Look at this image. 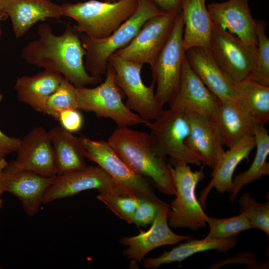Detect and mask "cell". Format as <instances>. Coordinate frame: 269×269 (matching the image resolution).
I'll return each mask as SVG.
<instances>
[{"mask_svg":"<svg viewBox=\"0 0 269 269\" xmlns=\"http://www.w3.org/2000/svg\"><path fill=\"white\" fill-rule=\"evenodd\" d=\"M38 38L27 43L21 49V57L26 63L61 74L77 87L97 85L102 76L87 71L81 33L74 25L68 24L64 32L55 34L50 25L41 24Z\"/></svg>","mask_w":269,"mask_h":269,"instance_id":"1","label":"cell"},{"mask_svg":"<svg viewBox=\"0 0 269 269\" xmlns=\"http://www.w3.org/2000/svg\"><path fill=\"white\" fill-rule=\"evenodd\" d=\"M107 142L133 170L150 178L160 192L175 194L168 162L149 134L128 127H118Z\"/></svg>","mask_w":269,"mask_h":269,"instance_id":"2","label":"cell"},{"mask_svg":"<svg viewBox=\"0 0 269 269\" xmlns=\"http://www.w3.org/2000/svg\"><path fill=\"white\" fill-rule=\"evenodd\" d=\"M163 13L150 0H137L136 10L109 36L94 39L82 34L86 51L85 65L88 73L96 76L105 74L109 57L126 46L148 19Z\"/></svg>","mask_w":269,"mask_h":269,"instance_id":"3","label":"cell"},{"mask_svg":"<svg viewBox=\"0 0 269 269\" xmlns=\"http://www.w3.org/2000/svg\"><path fill=\"white\" fill-rule=\"evenodd\" d=\"M137 0H89L61 5L63 16L76 22L77 29L92 38L109 36L136 10Z\"/></svg>","mask_w":269,"mask_h":269,"instance_id":"4","label":"cell"},{"mask_svg":"<svg viewBox=\"0 0 269 269\" xmlns=\"http://www.w3.org/2000/svg\"><path fill=\"white\" fill-rule=\"evenodd\" d=\"M169 169L175 189V198L168 213L169 226L198 230L206 226L208 216L196 195L199 182L205 177L203 168L192 171L188 163L180 162L170 164Z\"/></svg>","mask_w":269,"mask_h":269,"instance_id":"5","label":"cell"},{"mask_svg":"<svg viewBox=\"0 0 269 269\" xmlns=\"http://www.w3.org/2000/svg\"><path fill=\"white\" fill-rule=\"evenodd\" d=\"M150 130V135L161 153L170 157L169 163L173 164L183 162L200 165L202 159L199 154L185 144L190 126L185 109L176 104L163 111L153 122L145 125Z\"/></svg>","mask_w":269,"mask_h":269,"instance_id":"6","label":"cell"},{"mask_svg":"<svg viewBox=\"0 0 269 269\" xmlns=\"http://www.w3.org/2000/svg\"><path fill=\"white\" fill-rule=\"evenodd\" d=\"M105 80L97 86L77 87L78 110L94 113L98 118H110L118 127L143 124V119L124 103L112 67L108 64Z\"/></svg>","mask_w":269,"mask_h":269,"instance_id":"7","label":"cell"},{"mask_svg":"<svg viewBox=\"0 0 269 269\" xmlns=\"http://www.w3.org/2000/svg\"><path fill=\"white\" fill-rule=\"evenodd\" d=\"M183 23L178 12L170 34L151 66L155 96L163 107L175 97L180 84L185 50L183 44Z\"/></svg>","mask_w":269,"mask_h":269,"instance_id":"8","label":"cell"},{"mask_svg":"<svg viewBox=\"0 0 269 269\" xmlns=\"http://www.w3.org/2000/svg\"><path fill=\"white\" fill-rule=\"evenodd\" d=\"M116 84L127 98L126 106L143 119L150 121L157 119L163 112L156 100L155 83L146 86L141 77L143 65L125 59L116 54L109 58Z\"/></svg>","mask_w":269,"mask_h":269,"instance_id":"9","label":"cell"},{"mask_svg":"<svg viewBox=\"0 0 269 269\" xmlns=\"http://www.w3.org/2000/svg\"><path fill=\"white\" fill-rule=\"evenodd\" d=\"M85 158L95 162L132 196L160 200L145 178L135 172L107 141L80 137Z\"/></svg>","mask_w":269,"mask_h":269,"instance_id":"10","label":"cell"},{"mask_svg":"<svg viewBox=\"0 0 269 269\" xmlns=\"http://www.w3.org/2000/svg\"><path fill=\"white\" fill-rule=\"evenodd\" d=\"M89 189H96L101 194L131 195L101 167L87 165L78 170L55 175L45 192L42 203L47 204Z\"/></svg>","mask_w":269,"mask_h":269,"instance_id":"11","label":"cell"},{"mask_svg":"<svg viewBox=\"0 0 269 269\" xmlns=\"http://www.w3.org/2000/svg\"><path fill=\"white\" fill-rule=\"evenodd\" d=\"M209 50L228 79L235 84L248 79L256 64V52L237 36L213 25Z\"/></svg>","mask_w":269,"mask_h":269,"instance_id":"12","label":"cell"},{"mask_svg":"<svg viewBox=\"0 0 269 269\" xmlns=\"http://www.w3.org/2000/svg\"><path fill=\"white\" fill-rule=\"evenodd\" d=\"M179 11L164 12L149 18L132 40L115 54L143 66H151L166 42Z\"/></svg>","mask_w":269,"mask_h":269,"instance_id":"13","label":"cell"},{"mask_svg":"<svg viewBox=\"0 0 269 269\" xmlns=\"http://www.w3.org/2000/svg\"><path fill=\"white\" fill-rule=\"evenodd\" d=\"M54 176L20 168L12 160L7 162L2 171L0 188L18 198L25 212L31 217L39 211L45 192Z\"/></svg>","mask_w":269,"mask_h":269,"instance_id":"14","label":"cell"},{"mask_svg":"<svg viewBox=\"0 0 269 269\" xmlns=\"http://www.w3.org/2000/svg\"><path fill=\"white\" fill-rule=\"evenodd\" d=\"M170 206L162 201L150 228L139 234L122 238L120 242L128 247L123 255L134 266L139 263L150 251L156 248L171 245L193 238L192 235H181L174 233L169 228L168 213Z\"/></svg>","mask_w":269,"mask_h":269,"instance_id":"15","label":"cell"},{"mask_svg":"<svg viewBox=\"0 0 269 269\" xmlns=\"http://www.w3.org/2000/svg\"><path fill=\"white\" fill-rule=\"evenodd\" d=\"M214 24L237 36L256 51V22L252 15L249 0H228L207 6Z\"/></svg>","mask_w":269,"mask_h":269,"instance_id":"16","label":"cell"},{"mask_svg":"<svg viewBox=\"0 0 269 269\" xmlns=\"http://www.w3.org/2000/svg\"><path fill=\"white\" fill-rule=\"evenodd\" d=\"M13 160L19 168L43 176L57 175L53 146L49 131L41 127L31 129L20 141Z\"/></svg>","mask_w":269,"mask_h":269,"instance_id":"17","label":"cell"},{"mask_svg":"<svg viewBox=\"0 0 269 269\" xmlns=\"http://www.w3.org/2000/svg\"><path fill=\"white\" fill-rule=\"evenodd\" d=\"M190 132L186 145L198 153L202 162L212 169L225 152L216 121L196 111L186 109Z\"/></svg>","mask_w":269,"mask_h":269,"instance_id":"18","label":"cell"},{"mask_svg":"<svg viewBox=\"0 0 269 269\" xmlns=\"http://www.w3.org/2000/svg\"><path fill=\"white\" fill-rule=\"evenodd\" d=\"M185 56L193 71L219 100H237L234 83L225 75L208 48L195 47L187 49Z\"/></svg>","mask_w":269,"mask_h":269,"instance_id":"19","label":"cell"},{"mask_svg":"<svg viewBox=\"0 0 269 269\" xmlns=\"http://www.w3.org/2000/svg\"><path fill=\"white\" fill-rule=\"evenodd\" d=\"M0 7L10 17L13 33L18 38L39 20L63 16L61 5L49 0H0Z\"/></svg>","mask_w":269,"mask_h":269,"instance_id":"20","label":"cell"},{"mask_svg":"<svg viewBox=\"0 0 269 269\" xmlns=\"http://www.w3.org/2000/svg\"><path fill=\"white\" fill-rule=\"evenodd\" d=\"M218 102L193 71L185 56L178 89L169 104L208 116L216 122Z\"/></svg>","mask_w":269,"mask_h":269,"instance_id":"21","label":"cell"},{"mask_svg":"<svg viewBox=\"0 0 269 269\" xmlns=\"http://www.w3.org/2000/svg\"><path fill=\"white\" fill-rule=\"evenodd\" d=\"M256 146L254 135L242 138L229 148L213 168L209 184L202 191L199 202L202 208H205L207 196L213 188L222 194L230 192L233 187V175L238 164L244 159H249V155Z\"/></svg>","mask_w":269,"mask_h":269,"instance_id":"22","label":"cell"},{"mask_svg":"<svg viewBox=\"0 0 269 269\" xmlns=\"http://www.w3.org/2000/svg\"><path fill=\"white\" fill-rule=\"evenodd\" d=\"M183 44L185 51L192 47L209 49L213 27L205 0H182Z\"/></svg>","mask_w":269,"mask_h":269,"instance_id":"23","label":"cell"},{"mask_svg":"<svg viewBox=\"0 0 269 269\" xmlns=\"http://www.w3.org/2000/svg\"><path fill=\"white\" fill-rule=\"evenodd\" d=\"M63 77L58 73L47 70L33 76L18 77L14 85L17 98L35 111L43 113L48 98L57 89Z\"/></svg>","mask_w":269,"mask_h":269,"instance_id":"24","label":"cell"},{"mask_svg":"<svg viewBox=\"0 0 269 269\" xmlns=\"http://www.w3.org/2000/svg\"><path fill=\"white\" fill-rule=\"evenodd\" d=\"M216 123L224 145L230 148L247 135H254L256 124L238 100H219Z\"/></svg>","mask_w":269,"mask_h":269,"instance_id":"25","label":"cell"},{"mask_svg":"<svg viewBox=\"0 0 269 269\" xmlns=\"http://www.w3.org/2000/svg\"><path fill=\"white\" fill-rule=\"evenodd\" d=\"M55 158L57 175L78 170L87 166L80 137L62 127L49 131Z\"/></svg>","mask_w":269,"mask_h":269,"instance_id":"26","label":"cell"},{"mask_svg":"<svg viewBox=\"0 0 269 269\" xmlns=\"http://www.w3.org/2000/svg\"><path fill=\"white\" fill-rule=\"evenodd\" d=\"M237 242L236 237L223 239L206 236L200 240L191 239L169 251L164 252L158 257L145 258L142 265L146 269H156L162 264L181 262L196 253L208 250H215L225 253L235 248Z\"/></svg>","mask_w":269,"mask_h":269,"instance_id":"27","label":"cell"},{"mask_svg":"<svg viewBox=\"0 0 269 269\" xmlns=\"http://www.w3.org/2000/svg\"><path fill=\"white\" fill-rule=\"evenodd\" d=\"M238 100L256 124L265 126L269 121V86L246 79L234 84Z\"/></svg>","mask_w":269,"mask_h":269,"instance_id":"28","label":"cell"},{"mask_svg":"<svg viewBox=\"0 0 269 269\" xmlns=\"http://www.w3.org/2000/svg\"><path fill=\"white\" fill-rule=\"evenodd\" d=\"M254 136L257 151L250 167L245 172L235 176L233 180V187L229 197L233 203L237 194L245 185L269 174V163L267 158L269 154V134L264 126L256 125Z\"/></svg>","mask_w":269,"mask_h":269,"instance_id":"29","label":"cell"},{"mask_svg":"<svg viewBox=\"0 0 269 269\" xmlns=\"http://www.w3.org/2000/svg\"><path fill=\"white\" fill-rule=\"evenodd\" d=\"M257 46L254 69L248 79L269 86V39L266 35L267 23L257 20Z\"/></svg>","mask_w":269,"mask_h":269,"instance_id":"30","label":"cell"},{"mask_svg":"<svg viewBox=\"0 0 269 269\" xmlns=\"http://www.w3.org/2000/svg\"><path fill=\"white\" fill-rule=\"evenodd\" d=\"M77 90L67 79L63 77L56 91L48 98L43 113L58 120L59 114L68 109H77Z\"/></svg>","mask_w":269,"mask_h":269,"instance_id":"31","label":"cell"},{"mask_svg":"<svg viewBox=\"0 0 269 269\" xmlns=\"http://www.w3.org/2000/svg\"><path fill=\"white\" fill-rule=\"evenodd\" d=\"M206 222L210 228L207 236L218 239L236 237L239 233L253 228L247 217L241 213L237 216L226 218H216L208 216Z\"/></svg>","mask_w":269,"mask_h":269,"instance_id":"32","label":"cell"},{"mask_svg":"<svg viewBox=\"0 0 269 269\" xmlns=\"http://www.w3.org/2000/svg\"><path fill=\"white\" fill-rule=\"evenodd\" d=\"M240 212L244 214L252 228L264 232L269 236V203L258 202L248 193H244L239 198Z\"/></svg>","mask_w":269,"mask_h":269,"instance_id":"33","label":"cell"},{"mask_svg":"<svg viewBox=\"0 0 269 269\" xmlns=\"http://www.w3.org/2000/svg\"><path fill=\"white\" fill-rule=\"evenodd\" d=\"M97 198L118 217L129 224H132V216L140 198L130 195L101 193Z\"/></svg>","mask_w":269,"mask_h":269,"instance_id":"34","label":"cell"},{"mask_svg":"<svg viewBox=\"0 0 269 269\" xmlns=\"http://www.w3.org/2000/svg\"><path fill=\"white\" fill-rule=\"evenodd\" d=\"M161 200L140 198L132 217V224L145 226L152 223L159 210Z\"/></svg>","mask_w":269,"mask_h":269,"instance_id":"35","label":"cell"},{"mask_svg":"<svg viewBox=\"0 0 269 269\" xmlns=\"http://www.w3.org/2000/svg\"><path fill=\"white\" fill-rule=\"evenodd\" d=\"M58 120L61 127L66 131L74 133L79 131L83 124V118L79 110L68 109L62 111Z\"/></svg>","mask_w":269,"mask_h":269,"instance_id":"36","label":"cell"},{"mask_svg":"<svg viewBox=\"0 0 269 269\" xmlns=\"http://www.w3.org/2000/svg\"><path fill=\"white\" fill-rule=\"evenodd\" d=\"M2 98V95L0 94V101ZM20 141V138L9 136L0 129V160L12 152H16Z\"/></svg>","mask_w":269,"mask_h":269,"instance_id":"37","label":"cell"},{"mask_svg":"<svg viewBox=\"0 0 269 269\" xmlns=\"http://www.w3.org/2000/svg\"><path fill=\"white\" fill-rule=\"evenodd\" d=\"M162 12H178L180 10L182 0H150Z\"/></svg>","mask_w":269,"mask_h":269,"instance_id":"38","label":"cell"},{"mask_svg":"<svg viewBox=\"0 0 269 269\" xmlns=\"http://www.w3.org/2000/svg\"><path fill=\"white\" fill-rule=\"evenodd\" d=\"M7 162L5 160V158H3L0 160V181L2 171L5 165L6 164ZM3 193V192L0 188V196L2 195Z\"/></svg>","mask_w":269,"mask_h":269,"instance_id":"39","label":"cell"},{"mask_svg":"<svg viewBox=\"0 0 269 269\" xmlns=\"http://www.w3.org/2000/svg\"><path fill=\"white\" fill-rule=\"evenodd\" d=\"M8 17L7 15L1 10L0 7V20H3Z\"/></svg>","mask_w":269,"mask_h":269,"instance_id":"40","label":"cell"},{"mask_svg":"<svg viewBox=\"0 0 269 269\" xmlns=\"http://www.w3.org/2000/svg\"><path fill=\"white\" fill-rule=\"evenodd\" d=\"M3 207V200L0 198V209Z\"/></svg>","mask_w":269,"mask_h":269,"instance_id":"41","label":"cell"},{"mask_svg":"<svg viewBox=\"0 0 269 269\" xmlns=\"http://www.w3.org/2000/svg\"><path fill=\"white\" fill-rule=\"evenodd\" d=\"M1 35H2V29H1V25H0V39L1 38Z\"/></svg>","mask_w":269,"mask_h":269,"instance_id":"42","label":"cell"},{"mask_svg":"<svg viewBox=\"0 0 269 269\" xmlns=\"http://www.w3.org/2000/svg\"><path fill=\"white\" fill-rule=\"evenodd\" d=\"M106 0V1H115L117 0Z\"/></svg>","mask_w":269,"mask_h":269,"instance_id":"43","label":"cell"}]
</instances>
